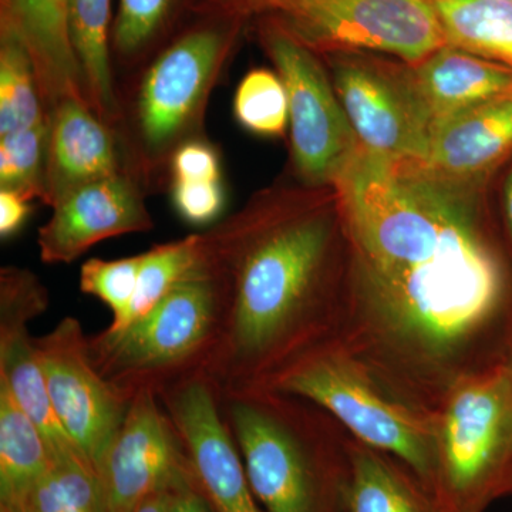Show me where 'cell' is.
Returning a JSON list of instances; mask_svg holds the SVG:
<instances>
[{
    "label": "cell",
    "mask_w": 512,
    "mask_h": 512,
    "mask_svg": "<svg viewBox=\"0 0 512 512\" xmlns=\"http://www.w3.org/2000/svg\"><path fill=\"white\" fill-rule=\"evenodd\" d=\"M332 188L348 241L338 340L394 393L436 413L454 384L503 360L510 247L484 191L423 161L360 147Z\"/></svg>",
    "instance_id": "1"
},
{
    "label": "cell",
    "mask_w": 512,
    "mask_h": 512,
    "mask_svg": "<svg viewBox=\"0 0 512 512\" xmlns=\"http://www.w3.org/2000/svg\"><path fill=\"white\" fill-rule=\"evenodd\" d=\"M225 293L208 377L218 396L266 389L338 339L348 296V241L332 187H272L201 234Z\"/></svg>",
    "instance_id": "2"
},
{
    "label": "cell",
    "mask_w": 512,
    "mask_h": 512,
    "mask_svg": "<svg viewBox=\"0 0 512 512\" xmlns=\"http://www.w3.org/2000/svg\"><path fill=\"white\" fill-rule=\"evenodd\" d=\"M265 512H345L352 436L322 407L258 389L220 397Z\"/></svg>",
    "instance_id": "3"
},
{
    "label": "cell",
    "mask_w": 512,
    "mask_h": 512,
    "mask_svg": "<svg viewBox=\"0 0 512 512\" xmlns=\"http://www.w3.org/2000/svg\"><path fill=\"white\" fill-rule=\"evenodd\" d=\"M225 293L202 256L190 274L144 318L89 336L94 366L133 399L141 392L160 396L192 377L208 375L221 342Z\"/></svg>",
    "instance_id": "4"
},
{
    "label": "cell",
    "mask_w": 512,
    "mask_h": 512,
    "mask_svg": "<svg viewBox=\"0 0 512 512\" xmlns=\"http://www.w3.org/2000/svg\"><path fill=\"white\" fill-rule=\"evenodd\" d=\"M266 389L322 407L353 439L399 458L434 493L436 413L394 393L338 339L301 357Z\"/></svg>",
    "instance_id": "5"
},
{
    "label": "cell",
    "mask_w": 512,
    "mask_h": 512,
    "mask_svg": "<svg viewBox=\"0 0 512 512\" xmlns=\"http://www.w3.org/2000/svg\"><path fill=\"white\" fill-rule=\"evenodd\" d=\"M436 420L434 494L444 512H484L511 495V367L501 360L461 379Z\"/></svg>",
    "instance_id": "6"
},
{
    "label": "cell",
    "mask_w": 512,
    "mask_h": 512,
    "mask_svg": "<svg viewBox=\"0 0 512 512\" xmlns=\"http://www.w3.org/2000/svg\"><path fill=\"white\" fill-rule=\"evenodd\" d=\"M247 20L207 3L202 18L148 67L136 103L138 143L148 164L171 158L181 144L195 140L191 136Z\"/></svg>",
    "instance_id": "7"
},
{
    "label": "cell",
    "mask_w": 512,
    "mask_h": 512,
    "mask_svg": "<svg viewBox=\"0 0 512 512\" xmlns=\"http://www.w3.org/2000/svg\"><path fill=\"white\" fill-rule=\"evenodd\" d=\"M229 12L275 20L320 56L363 50L414 66L447 45L433 0H241Z\"/></svg>",
    "instance_id": "8"
},
{
    "label": "cell",
    "mask_w": 512,
    "mask_h": 512,
    "mask_svg": "<svg viewBox=\"0 0 512 512\" xmlns=\"http://www.w3.org/2000/svg\"><path fill=\"white\" fill-rule=\"evenodd\" d=\"M256 33L288 94L292 164L302 184L332 187L360 150L323 57L284 26L256 18Z\"/></svg>",
    "instance_id": "9"
},
{
    "label": "cell",
    "mask_w": 512,
    "mask_h": 512,
    "mask_svg": "<svg viewBox=\"0 0 512 512\" xmlns=\"http://www.w3.org/2000/svg\"><path fill=\"white\" fill-rule=\"evenodd\" d=\"M322 57L363 150L394 160H426L433 127L410 64L363 50Z\"/></svg>",
    "instance_id": "10"
},
{
    "label": "cell",
    "mask_w": 512,
    "mask_h": 512,
    "mask_svg": "<svg viewBox=\"0 0 512 512\" xmlns=\"http://www.w3.org/2000/svg\"><path fill=\"white\" fill-rule=\"evenodd\" d=\"M36 345L53 412L74 447L99 471L133 399L94 366L79 319L63 318L36 338Z\"/></svg>",
    "instance_id": "11"
},
{
    "label": "cell",
    "mask_w": 512,
    "mask_h": 512,
    "mask_svg": "<svg viewBox=\"0 0 512 512\" xmlns=\"http://www.w3.org/2000/svg\"><path fill=\"white\" fill-rule=\"evenodd\" d=\"M180 437L195 481L215 512H265L251 483L214 383L192 377L158 396Z\"/></svg>",
    "instance_id": "12"
},
{
    "label": "cell",
    "mask_w": 512,
    "mask_h": 512,
    "mask_svg": "<svg viewBox=\"0 0 512 512\" xmlns=\"http://www.w3.org/2000/svg\"><path fill=\"white\" fill-rule=\"evenodd\" d=\"M188 468L183 444L158 396L136 394L100 461L106 512L136 511L147 497L167 490Z\"/></svg>",
    "instance_id": "13"
},
{
    "label": "cell",
    "mask_w": 512,
    "mask_h": 512,
    "mask_svg": "<svg viewBox=\"0 0 512 512\" xmlns=\"http://www.w3.org/2000/svg\"><path fill=\"white\" fill-rule=\"evenodd\" d=\"M49 301L46 286L29 269L5 266L0 271V382L35 421L52 456L59 457L80 453L53 412L36 338L29 328L45 313Z\"/></svg>",
    "instance_id": "14"
},
{
    "label": "cell",
    "mask_w": 512,
    "mask_h": 512,
    "mask_svg": "<svg viewBox=\"0 0 512 512\" xmlns=\"http://www.w3.org/2000/svg\"><path fill=\"white\" fill-rule=\"evenodd\" d=\"M52 210L37 234L45 264H70L101 241L154 228L143 192L124 171L77 188Z\"/></svg>",
    "instance_id": "15"
},
{
    "label": "cell",
    "mask_w": 512,
    "mask_h": 512,
    "mask_svg": "<svg viewBox=\"0 0 512 512\" xmlns=\"http://www.w3.org/2000/svg\"><path fill=\"white\" fill-rule=\"evenodd\" d=\"M512 158V93L464 111L436 127L423 161L434 174L485 191Z\"/></svg>",
    "instance_id": "16"
},
{
    "label": "cell",
    "mask_w": 512,
    "mask_h": 512,
    "mask_svg": "<svg viewBox=\"0 0 512 512\" xmlns=\"http://www.w3.org/2000/svg\"><path fill=\"white\" fill-rule=\"evenodd\" d=\"M69 0H0V35L28 50L47 113L66 100L84 97L82 74L67 18Z\"/></svg>",
    "instance_id": "17"
},
{
    "label": "cell",
    "mask_w": 512,
    "mask_h": 512,
    "mask_svg": "<svg viewBox=\"0 0 512 512\" xmlns=\"http://www.w3.org/2000/svg\"><path fill=\"white\" fill-rule=\"evenodd\" d=\"M119 173L113 128L84 101L60 103L50 114L45 204L53 208L77 188Z\"/></svg>",
    "instance_id": "18"
},
{
    "label": "cell",
    "mask_w": 512,
    "mask_h": 512,
    "mask_svg": "<svg viewBox=\"0 0 512 512\" xmlns=\"http://www.w3.org/2000/svg\"><path fill=\"white\" fill-rule=\"evenodd\" d=\"M410 72L433 127L512 93V67L444 45Z\"/></svg>",
    "instance_id": "19"
},
{
    "label": "cell",
    "mask_w": 512,
    "mask_h": 512,
    "mask_svg": "<svg viewBox=\"0 0 512 512\" xmlns=\"http://www.w3.org/2000/svg\"><path fill=\"white\" fill-rule=\"evenodd\" d=\"M350 457L345 512H444L433 491L399 458L353 437Z\"/></svg>",
    "instance_id": "20"
},
{
    "label": "cell",
    "mask_w": 512,
    "mask_h": 512,
    "mask_svg": "<svg viewBox=\"0 0 512 512\" xmlns=\"http://www.w3.org/2000/svg\"><path fill=\"white\" fill-rule=\"evenodd\" d=\"M52 461L42 431L0 382V511L28 512L33 490Z\"/></svg>",
    "instance_id": "21"
},
{
    "label": "cell",
    "mask_w": 512,
    "mask_h": 512,
    "mask_svg": "<svg viewBox=\"0 0 512 512\" xmlns=\"http://www.w3.org/2000/svg\"><path fill=\"white\" fill-rule=\"evenodd\" d=\"M67 18L84 97L94 114L114 128L121 113L110 63L111 0H69Z\"/></svg>",
    "instance_id": "22"
},
{
    "label": "cell",
    "mask_w": 512,
    "mask_h": 512,
    "mask_svg": "<svg viewBox=\"0 0 512 512\" xmlns=\"http://www.w3.org/2000/svg\"><path fill=\"white\" fill-rule=\"evenodd\" d=\"M447 45L512 67V3L433 0Z\"/></svg>",
    "instance_id": "23"
},
{
    "label": "cell",
    "mask_w": 512,
    "mask_h": 512,
    "mask_svg": "<svg viewBox=\"0 0 512 512\" xmlns=\"http://www.w3.org/2000/svg\"><path fill=\"white\" fill-rule=\"evenodd\" d=\"M201 258V234L188 235L177 241L156 245L144 252L138 274L136 293L121 322L109 330L127 328L153 311L161 299L190 274Z\"/></svg>",
    "instance_id": "24"
},
{
    "label": "cell",
    "mask_w": 512,
    "mask_h": 512,
    "mask_svg": "<svg viewBox=\"0 0 512 512\" xmlns=\"http://www.w3.org/2000/svg\"><path fill=\"white\" fill-rule=\"evenodd\" d=\"M50 119L28 50L0 35V137Z\"/></svg>",
    "instance_id": "25"
},
{
    "label": "cell",
    "mask_w": 512,
    "mask_h": 512,
    "mask_svg": "<svg viewBox=\"0 0 512 512\" xmlns=\"http://www.w3.org/2000/svg\"><path fill=\"white\" fill-rule=\"evenodd\" d=\"M28 512H106L99 471L80 454L53 457L33 490Z\"/></svg>",
    "instance_id": "26"
},
{
    "label": "cell",
    "mask_w": 512,
    "mask_h": 512,
    "mask_svg": "<svg viewBox=\"0 0 512 512\" xmlns=\"http://www.w3.org/2000/svg\"><path fill=\"white\" fill-rule=\"evenodd\" d=\"M50 119L0 137V190L28 200H46V160Z\"/></svg>",
    "instance_id": "27"
},
{
    "label": "cell",
    "mask_w": 512,
    "mask_h": 512,
    "mask_svg": "<svg viewBox=\"0 0 512 512\" xmlns=\"http://www.w3.org/2000/svg\"><path fill=\"white\" fill-rule=\"evenodd\" d=\"M234 117L239 126L255 136H284L289 126V104L279 74L268 69L245 74L235 92Z\"/></svg>",
    "instance_id": "28"
},
{
    "label": "cell",
    "mask_w": 512,
    "mask_h": 512,
    "mask_svg": "<svg viewBox=\"0 0 512 512\" xmlns=\"http://www.w3.org/2000/svg\"><path fill=\"white\" fill-rule=\"evenodd\" d=\"M183 0H120L111 43L126 62L140 59L171 28Z\"/></svg>",
    "instance_id": "29"
},
{
    "label": "cell",
    "mask_w": 512,
    "mask_h": 512,
    "mask_svg": "<svg viewBox=\"0 0 512 512\" xmlns=\"http://www.w3.org/2000/svg\"><path fill=\"white\" fill-rule=\"evenodd\" d=\"M143 254L128 258H92L80 269V289L87 295L96 296L113 312L110 325L123 320L136 293Z\"/></svg>",
    "instance_id": "30"
},
{
    "label": "cell",
    "mask_w": 512,
    "mask_h": 512,
    "mask_svg": "<svg viewBox=\"0 0 512 512\" xmlns=\"http://www.w3.org/2000/svg\"><path fill=\"white\" fill-rule=\"evenodd\" d=\"M171 198L177 214L197 227L217 221L225 208L222 181L173 180Z\"/></svg>",
    "instance_id": "31"
},
{
    "label": "cell",
    "mask_w": 512,
    "mask_h": 512,
    "mask_svg": "<svg viewBox=\"0 0 512 512\" xmlns=\"http://www.w3.org/2000/svg\"><path fill=\"white\" fill-rule=\"evenodd\" d=\"M173 180L221 181V161L215 148L200 140L181 144L170 158Z\"/></svg>",
    "instance_id": "32"
},
{
    "label": "cell",
    "mask_w": 512,
    "mask_h": 512,
    "mask_svg": "<svg viewBox=\"0 0 512 512\" xmlns=\"http://www.w3.org/2000/svg\"><path fill=\"white\" fill-rule=\"evenodd\" d=\"M165 512H215L198 487L191 466L165 490Z\"/></svg>",
    "instance_id": "33"
},
{
    "label": "cell",
    "mask_w": 512,
    "mask_h": 512,
    "mask_svg": "<svg viewBox=\"0 0 512 512\" xmlns=\"http://www.w3.org/2000/svg\"><path fill=\"white\" fill-rule=\"evenodd\" d=\"M30 211V200L12 191L0 190V237L9 239L18 234Z\"/></svg>",
    "instance_id": "34"
},
{
    "label": "cell",
    "mask_w": 512,
    "mask_h": 512,
    "mask_svg": "<svg viewBox=\"0 0 512 512\" xmlns=\"http://www.w3.org/2000/svg\"><path fill=\"white\" fill-rule=\"evenodd\" d=\"M503 218L505 229V241L508 242L512 255V158L503 188Z\"/></svg>",
    "instance_id": "35"
},
{
    "label": "cell",
    "mask_w": 512,
    "mask_h": 512,
    "mask_svg": "<svg viewBox=\"0 0 512 512\" xmlns=\"http://www.w3.org/2000/svg\"><path fill=\"white\" fill-rule=\"evenodd\" d=\"M134 512H165V490L151 494Z\"/></svg>",
    "instance_id": "36"
},
{
    "label": "cell",
    "mask_w": 512,
    "mask_h": 512,
    "mask_svg": "<svg viewBox=\"0 0 512 512\" xmlns=\"http://www.w3.org/2000/svg\"><path fill=\"white\" fill-rule=\"evenodd\" d=\"M503 362L507 363L512 369V322L508 330L507 340H505Z\"/></svg>",
    "instance_id": "37"
},
{
    "label": "cell",
    "mask_w": 512,
    "mask_h": 512,
    "mask_svg": "<svg viewBox=\"0 0 512 512\" xmlns=\"http://www.w3.org/2000/svg\"><path fill=\"white\" fill-rule=\"evenodd\" d=\"M239 2H241V0H207L208 5L227 10L234 8Z\"/></svg>",
    "instance_id": "38"
},
{
    "label": "cell",
    "mask_w": 512,
    "mask_h": 512,
    "mask_svg": "<svg viewBox=\"0 0 512 512\" xmlns=\"http://www.w3.org/2000/svg\"><path fill=\"white\" fill-rule=\"evenodd\" d=\"M504 2H511L512 3V0H504Z\"/></svg>",
    "instance_id": "39"
},
{
    "label": "cell",
    "mask_w": 512,
    "mask_h": 512,
    "mask_svg": "<svg viewBox=\"0 0 512 512\" xmlns=\"http://www.w3.org/2000/svg\"><path fill=\"white\" fill-rule=\"evenodd\" d=\"M0 512H6V511H0Z\"/></svg>",
    "instance_id": "40"
},
{
    "label": "cell",
    "mask_w": 512,
    "mask_h": 512,
    "mask_svg": "<svg viewBox=\"0 0 512 512\" xmlns=\"http://www.w3.org/2000/svg\"><path fill=\"white\" fill-rule=\"evenodd\" d=\"M511 495H512V490H511Z\"/></svg>",
    "instance_id": "41"
}]
</instances>
